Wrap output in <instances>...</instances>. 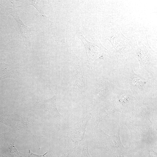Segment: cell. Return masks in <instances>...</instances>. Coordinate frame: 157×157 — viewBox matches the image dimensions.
Returning <instances> with one entry per match:
<instances>
[{"instance_id": "cell-1", "label": "cell", "mask_w": 157, "mask_h": 157, "mask_svg": "<svg viewBox=\"0 0 157 157\" xmlns=\"http://www.w3.org/2000/svg\"><path fill=\"white\" fill-rule=\"evenodd\" d=\"M108 32L106 39L115 50L117 60L125 59L134 54V41L126 38L118 28L112 27Z\"/></svg>"}, {"instance_id": "cell-2", "label": "cell", "mask_w": 157, "mask_h": 157, "mask_svg": "<svg viewBox=\"0 0 157 157\" xmlns=\"http://www.w3.org/2000/svg\"><path fill=\"white\" fill-rule=\"evenodd\" d=\"M134 39L135 42L134 54L140 63V67L153 75V65L156 63V52L150 46L146 36L136 35Z\"/></svg>"}, {"instance_id": "cell-3", "label": "cell", "mask_w": 157, "mask_h": 157, "mask_svg": "<svg viewBox=\"0 0 157 157\" xmlns=\"http://www.w3.org/2000/svg\"><path fill=\"white\" fill-rule=\"evenodd\" d=\"M92 32V34L90 36L92 39V42L85 39L81 32H78L77 34V36L81 40L85 47L88 67L91 70L93 69V63L97 58H102L104 56L111 58L114 56L112 53L101 44L97 35L93 31Z\"/></svg>"}, {"instance_id": "cell-4", "label": "cell", "mask_w": 157, "mask_h": 157, "mask_svg": "<svg viewBox=\"0 0 157 157\" xmlns=\"http://www.w3.org/2000/svg\"><path fill=\"white\" fill-rule=\"evenodd\" d=\"M67 44L71 56L72 77L74 90L79 95H84L86 90V82L84 72L80 66L79 59L74 52L70 40Z\"/></svg>"}, {"instance_id": "cell-5", "label": "cell", "mask_w": 157, "mask_h": 157, "mask_svg": "<svg viewBox=\"0 0 157 157\" xmlns=\"http://www.w3.org/2000/svg\"><path fill=\"white\" fill-rule=\"evenodd\" d=\"M89 119L88 115L84 113L76 123L68 128L67 132V138L70 144L69 147L77 146L83 141L87 124Z\"/></svg>"}, {"instance_id": "cell-6", "label": "cell", "mask_w": 157, "mask_h": 157, "mask_svg": "<svg viewBox=\"0 0 157 157\" xmlns=\"http://www.w3.org/2000/svg\"><path fill=\"white\" fill-rule=\"evenodd\" d=\"M58 88L55 94L51 98L39 102L35 105L34 108L40 116L44 118L55 119L62 117L56 105Z\"/></svg>"}, {"instance_id": "cell-7", "label": "cell", "mask_w": 157, "mask_h": 157, "mask_svg": "<svg viewBox=\"0 0 157 157\" xmlns=\"http://www.w3.org/2000/svg\"><path fill=\"white\" fill-rule=\"evenodd\" d=\"M0 138V146L4 151L5 157H23L24 153L18 151L15 145L17 138L16 135L12 132L3 133Z\"/></svg>"}, {"instance_id": "cell-8", "label": "cell", "mask_w": 157, "mask_h": 157, "mask_svg": "<svg viewBox=\"0 0 157 157\" xmlns=\"http://www.w3.org/2000/svg\"><path fill=\"white\" fill-rule=\"evenodd\" d=\"M131 72L130 81L131 85L135 87H141L144 85L147 81L136 75L133 72L131 66Z\"/></svg>"}, {"instance_id": "cell-9", "label": "cell", "mask_w": 157, "mask_h": 157, "mask_svg": "<svg viewBox=\"0 0 157 157\" xmlns=\"http://www.w3.org/2000/svg\"><path fill=\"white\" fill-rule=\"evenodd\" d=\"M77 148L76 146L73 148L69 147L64 154L60 157H78L77 153L79 151L76 149Z\"/></svg>"}, {"instance_id": "cell-10", "label": "cell", "mask_w": 157, "mask_h": 157, "mask_svg": "<svg viewBox=\"0 0 157 157\" xmlns=\"http://www.w3.org/2000/svg\"><path fill=\"white\" fill-rule=\"evenodd\" d=\"M89 142H85L84 145L82 154L80 157H91L88 151Z\"/></svg>"}, {"instance_id": "cell-11", "label": "cell", "mask_w": 157, "mask_h": 157, "mask_svg": "<svg viewBox=\"0 0 157 157\" xmlns=\"http://www.w3.org/2000/svg\"><path fill=\"white\" fill-rule=\"evenodd\" d=\"M119 101L122 103H124L127 101L130 98L129 95L127 93H123L118 96Z\"/></svg>"}, {"instance_id": "cell-12", "label": "cell", "mask_w": 157, "mask_h": 157, "mask_svg": "<svg viewBox=\"0 0 157 157\" xmlns=\"http://www.w3.org/2000/svg\"><path fill=\"white\" fill-rule=\"evenodd\" d=\"M47 152L42 155H38L36 154L33 153L29 150L28 153V157H45L47 154Z\"/></svg>"}, {"instance_id": "cell-13", "label": "cell", "mask_w": 157, "mask_h": 157, "mask_svg": "<svg viewBox=\"0 0 157 157\" xmlns=\"http://www.w3.org/2000/svg\"><path fill=\"white\" fill-rule=\"evenodd\" d=\"M124 157L120 156V157Z\"/></svg>"}]
</instances>
